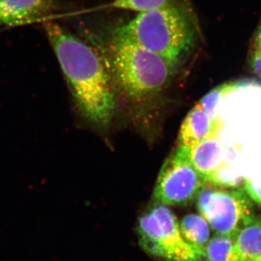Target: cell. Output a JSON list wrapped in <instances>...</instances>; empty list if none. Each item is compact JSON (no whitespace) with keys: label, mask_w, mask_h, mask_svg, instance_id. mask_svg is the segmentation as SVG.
I'll list each match as a JSON object with an SVG mask.
<instances>
[{"label":"cell","mask_w":261,"mask_h":261,"mask_svg":"<svg viewBox=\"0 0 261 261\" xmlns=\"http://www.w3.org/2000/svg\"><path fill=\"white\" fill-rule=\"evenodd\" d=\"M98 40L96 49L108 73L128 97L152 95L172 78L174 66L116 29Z\"/></svg>","instance_id":"obj_3"},{"label":"cell","mask_w":261,"mask_h":261,"mask_svg":"<svg viewBox=\"0 0 261 261\" xmlns=\"http://www.w3.org/2000/svg\"><path fill=\"white\" fill-rule=\"evenodd\" d=\"M56 6L54 0H0V28L46 18Z\"/></svg>","instance_id":"obj_8"},{"label":"cell","mask_w":261,"mask_h":261,"mask_svg":"<svg viewBox=\"0 0 261 261\" xmlns=\"http://www.w3.org/2000/svg\"><path fill=\"white\" fill-rule=\"evenodd\" d=\"M243 261H261V216H255L235 234Z\"/></svg>","instance_id":"obj_11"},{"label":"cell","mask_w":261,"mask_h":261,"mask_svg":"<svg viewBox=\"0 0 261 261\" xmlns=\"http://www.w3.org/2000/svg\"><path fill=\"white\" fill-rule=\"evenodd\" d=\"M216 129V120L197 103L182 123L178 137L179 146L190 148L214 136Z\"/></svg>","instance_id":"obj_9"},{"label":"cell","mask_w":261,"mask_h":261,"mask_svg":"<svg viewBox=\"0 0 261 261\" xmlns=\"http://www.w3.org/2000/svg\"><path fill=\"white\" fill-rule=\"evenodd\" d=\"M182 236L187 243L198 248L205 249L211 240V228L200 214H188L179 224Z\"/></svg>","instance_id":"obj_12"},{"label":"cell","mask_w":261,"mask_h":261,"mask_svg":"<svg viewBox=\"0 0 261 261\" xmlns=\"http://www.w3.org/2000/svg\"><path fill=\"white\" fill-rule=\"evenodd\" d=\"M197 207L219 235L235 236L255 215L253 202L243 188L205 186L197 195Z\"/></svg>","instance_id":"obj_6"},{"label":"cell","mask_w":261,"mask_h":261,"mask_svg":"<svg viewBox=\"0 0 261 261\" xmlns=\"http://www.w3.org/2000/svg\"><path fill=\"white\" fill-rule=\"evenodd\" d=\"M189 157L192 166L207 181L222 164L223 147L218 139L212 136L189 148Z\"/></svg>","instance_id":"obj_10"},{"label":"cell","mask_w":261,"mask_h":261,"mask_svg":"<svg viewBox=\"0 0 261 261\" xmlns=\"http://www.w3.org/2000/svg\"><path fill=\"white\" fill-rule=\"evenodd\" d=\"M207 261H243L234 236L216 234L205 247Z\"/></svg>","instance_id":"obj_13"},{"label":"cell","mask_w":261,"mask_h":261,"mask_svg":"<svg viewBox=\"0 0 261 261\" xmlns=\"http://www.w3.org/2000/svg\"><path fill=\"white\" fill-rule=\"evenodd\" d=\"M116 29L175 68L197 47L200 39L192 12L177 1L139 13Z\"/></svg>","instance_id":"obj_4"},{"label":"cell","mask_w":261,"mask_h":261,"mask_svg":"<svg viewBox=\"0 0 261 261\" xmlns=\"http://www.w3.org/2000/svg\"><path fill=\"white\" fill-rule=\"evenodd\" d=\"M249 65L254 74L261 81V50L251 49L249 56Z\"/></svg>","instance_id":"obj_15"},{"label":"cell","mask_w":261,"mask_h":261,"mask_svg":"<svg viewBox=\"0 0 261 261\" xmlns=\"http://www.w3.org/2000/svg\"><path fill=\"white\" fill-rule=\"evenodd\" d=\"M214 136L223 147V163L207 178L221 188H243L261 176V86L252 82L223 84Z\"/></svg>","instance_id":"obj_1"},{"label":"cell","mask_w":261,"mask_h":261,"mask_svg":"<svg viewBox=\"0 0 261 261\" xmlns=\"http://www.w3.org/2000/svg\"><path fill=\"white\" fill-rule=\"evenodd\" d=\"M176 0H113L109 6L114 9L129 10L138 13L159 9Z\"/></svg>","instance_id":"obj_14"},{"label":"cell","mask_w":261,"mask_h":261,"mask_svg":"<svg viewBox=\"0 0 261 261\" xmlns=\"http://www.w3.org/2000/svg\"><path fill=\"white\" fill-rule=\"evenodd\" d=\"M141 247L163 261H207L205 249L187 243L176 216L168 206L157 203L142 215L137 225Z\"/></svg>","instance_id":"obj_5"},{"label":"cell","mask_w":261,"mask_h":261,"mask_svg":"<svg viewBox=\"0 0 261 261\" xmlns=\"http://www.w3.org/2000/svg\"><path fill=\"white\" fill-rule=\"evenodd\" d=\"M44 29L81 112L89 121L106 126L116 110L111 77L96 48L56 22Z\"/></svg>","instance_id":"obj_2"},{"label":"cell","mask_w":261,"mask_h":261,"mask_svg":"<svg viewBox=\"0 0 261 261\" xmlns=\"http://www.w3.org/2000/svg\"><path fill=\"white\" fill-rule=\"evenodd\" d=\"M206 185L205 180L190 162L189 148L178 146L163 163L153 199L168 207L187 205L197 198Z\"/></svg>","instance_id":"obj_7"},{"label":"cell","mask_w":261,"mask_h":261,"mask_svg":"<svg viewBox=\"0 0 261 261\" xmlns=\"http://www.w3.org/2000/svg\"><path fill=\"white\" fill-rule=\"evenodd\" d=\"M252 49L261 50V22L257 27L253 36L252 42Z\"/></svg>","instance_id":"obj_16"}]
</instances>
